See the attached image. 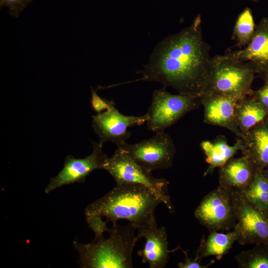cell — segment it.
<instances>
[{
  "instance_id": "44dd1931",
  "label": "cell",
  "mask_w": 268,
  "mask_h": 268,
  "mask_svg": "<svg viewBox=\"0 0 268 268\" xmlns=\"http://www.w3.org/2000/svg\"><path fill=\"white\" fill-rule=\"evenodd\" d=\"M256 25L251 9L245 8L239 15L233 28L232 39L240 49L246 46L251 40Z\"/></svg>"
},
{
  "instance_id": "9a60e30c",
  "label": "cell",
  "mask_w": 268,
  "mask_h": 268,
  "mask_svg": "<svg viewBox=\"0 0 268 268\" xmlns=\"http://www.w3.org/2000/svg\"><path fill=\"white\" fill-rule=\"evenodd\" d=\"M244 140L243 155L251 162L255 172H262L268 166V117L252 128Z\"/></svg>"
},
{
  "instance_id": "cb8c5ba5",
  "label": "cell",
  "mask_w": 268,
  "mask_h": 268,
  "mask_svg": "<svg viewBox=\"0 0 268 268\" xmlns=\"http://www.w3.org/2000/svg\"><path fill=\"white\" fill-rule=\"evenodd\" d=\"M114 102L113 100L109 101L99 96L97 93V90L91 89V106L97 114L108 110Z\"/></svg>"
},
{
  "instance_id": "8fae6325",
  "label": "cell",
  "mask_w": 268,
  "mask_h": 268,
  "mask_svg": "<svg viewBox=\"0 0 268 268\" xmlns=\"http://www.w3.org/2000/svg\"><path fill=\"white\" fill-rule=\"evenodd\" d=\"M92 127L99 138V143L111 141L117 146L131 136L129 128L140 126L147 120L146 114L140 116H126L121 113L114 102L106 111L92 116Z\"/></svg>"
},
{
  "instance_id": "4fadbf2b",
  "label": "cell",
  "mask_w": 268,
  "mask_h": 268,
  "mask_svg": "<svg viewBox=\"0 0 268 268\" xmlns=\"http://www.w3.org/2000/svg\"><path fill=\"white\" fill-rule=\"evenodd\" d=\"M225 54L238 62L250 63L261 76L268 72V18L261 19L244 48Z\"/></svg>"
},
{
  "instance_id": "8992f818",
  "label": "cell",
  "mask_w": 268,
  "mask_h": 268,
  "mask_svg": "<svg viewBox=\"0 0 268 268\" xmlns=\"http://www.w3.org/2000/svg\"><path fill=\"white\" fill-rule=\"evenodd\" d=\"M201 105V97L173 94L163 88L155 90L146 113L147 128L155 133L164 131L187 113Z\"/></svg>"
},
{
  "instance_id": "603a6c76",
  "label": "cell",
  "mask_w": 268,
  "mask_h": 268,
  "mask_svg": "<svg viewBox=\"0 0 268 268\" xmlns=\"http://www.w3.org/2000/svg\"><path fill=\"white\" fill-rule=\"evenodd\" d=\"M33 0H0V6L7 7L9 14L18 17L28 3Z\"/></svg>"
},
{
  "instance_id": "4316f807",
  "label": "cell",
  "mask_w": 268,
  "mask_h": 268,
  "mask_svg": "<svg viewBox=\"0 0 268 268\" xmlns=\"http://www.w3.org/2000/svg\"><path fill=\"white\" fill-rule=\"evenodd\" d=\"M263 174L268 178V166L265 168L262 172Z\"/></svg>"
},
{
  "instance_id": "d4e9b609",
  "label": "cell",
  "mask_w": 268,
  "mask_h": 268,
  "mask_svg": "<svg viewBox=\"0 0 268 268\" xmlns=\"http://www.w3.org/2000/svg\"><path fill=\"white\" fill-rule=\"evenodd\" d=\"M253 94L268 112V81H265L262 87L253 91Z\"/></svg>"
},
{
  "instance_id": "d6986e66",
  "label": "cell",
  "mask_w": 268,
  "mask_h": 268,
  "mask_svg": "<svg viewBox=\"0 0 268 268\" xmlns=\"http://www.w3.org/2000/svg\"><path fill=\"white\" fill-rule=\"evenodd\" d=\"M237 241V236L233 230L226 233L219 231H211L206 239H201L197 251L196 259L215 256L217 260L226 255Z\"/></svg>"
},
{
  "instance_id": "30bf717a",
  "label": "cell",
  "mask_w": 268,
  "mask_h": 268,
  "mask_svg": "<svg viewBox=\"0 0 268 268\" xmlns=\"http://www.w3.org/2000/svg\"><path fill=\"white\" fill-rule=\"evenodd\" d=\"M92 144L91 153L85 158H76L71 155L66 156L63 169L47 185L46 194L65 185L84 183L91 172L104 169L108 157L102 150L103 145L96 142H92Z\"/></svg>"
},
{
  "instance_id": "3957f363",
  "label": "cell",
  "mask_w": 268,
  "mask_h": 268,
  "mask_svg": "<svg viewBox=\"0 0 268 268\" xmlns=\"http://www.w3.org/2000/svg\"><path fill=\"white\" fill-rule=\"evenodd\" d=\"M136 228L129 223L112 224L109 236L94 238L88 243L74 241L73 246L79 255L82 268H132L133 254L139 240Z\"/></svg>"
},
{
  "instance_id": "484cf974",
  "label": "cell",
  "mask_w": 268,
  "mask_h": 268,
  "mask_svg": "<svg viewBox=\"0 0 268 268\" xmlns=\"http://www.w3.org/2000/svg\"><path fill=\"white\" fill-rule=\"evenodd\" d=\"M185 255L184 260L183 262H180L178 264V266L180 268H206L210 266L211 263H209L207 265H202L201 264L200 261L196 259L192 260L188 257L186 251L182 250Z\"/></svg>"
},
{
  "instance_id": "7c38bea8",
  "label": "cell",
  "mask_w": 268,
  "mask_h": 268,
  "mask_svg": "<svg viewBox=\"0 0 268 268\" xmlns=\"http://www.w3.org/2000/svg\"><path fill=\"white\" fill-rule=\"evenodd\" d=\"M239 99L216 94H204L201 97L203 106V122L207 124L228 129L238 137L245 139L235 120V110Z\"/></svg>"
},
{
  "instance_id": "e0dca14e",
  "label": "cell",
  "mask_w": 268,
  "mask_h": 268,
  "mask_svg": "<svg viewBox=\"0 0 268 268\" xmlns=\"http://www.w3.org/2000/svg\"><path fill=\"white\" fill-rule=\"evenodd\" d=\"M201 146L205 155V162L209 165L204 174L205 176L225 164L238 150L243 151L246 144L244 139L238 137L233 145H229L226 137L221 135L212 141H202Z\"/></svg>"
},
{
  "instance_id": "ac0fdd59",
  "label": "cell",
  "mask_w": 268,
  "mask_h": 268,
  "mask_svg": "<svg viewBox=\"0 0 268 268\" xmlns=\"http://www.w3.org/2000/svg\"><path fill=\"white\" fill-rule=\"evenodd\" d=\"M235 116L237 125L245 139L252 128L268 117V112L253 92L238 101Z\"/></svg>"
},
{
  "instance_id": "2e32d148",
  "label": "cell",
  "mask_w": 268,
  "mask_h": 268,
  "mask_svg": "<svg viewBox=\"0 0 268 268\" xmlns=\"http://www.w3.org/2000/svg\"><path fill=\"white\" fill-rule=\"evenodd\" d=\"M255 172L245 156L232 158L219 168V185L223 188L242 191L251 183Z\"/></svg>"
},
{
  "instance_id": "6da1fadb",
  "label": "cell",
  "mask_w": 268,
  "mask_h": 268,
  "mask_svg": "<svg viewBox=\"0 0 268 268\" xmlns=\"http://www.w3.org/2000/svg\"><path fill=\"white\" fill-rule=\"evenodd\" d=\"M209 49L198 15L190 25L156 46L148 63L139 72L142 77L136 80L158 81L179 94L201 97L208 81Z\"/></svg>"
},
{
  "instance_id": "f1b7e54d",
  "label": "cell",
  "mask_w": 268,
  "mask_h": 268,
  "mask_svg": "<svg viewBox=\"0 0 268 268\" xmlns=\"http://www.w3.org/2000/svg\"><path fill=\"white\" fill-rule=\"evenodd\" d=\"M253 1H258L259 0H250Z\"/></svg>"
},
{
  "instance_id": "ffe728a7",
  "label": "cell",
  "mask_w": 268,
  "mask_h": 268,
  "mask_svg": "<svg viewBox=\"0 0 268 268\" xmlns=\"http://www.w3.org/2000/svg\"><path fill=\"white\" fill-rule=\"evenodd\" d=\"M242 192L255 206L268 213V178L262 172H255L250 184Z\"/></svg>"
},
{
  "instance_id": "277c9868",
  "label": "cell",
  "mask_w": 268,
  "mask_h": 268,
  "mask_svg": "<svg viewBox=\"0 0 268 268\" xmlns=\"http://www.w3.org/2000/svg\"><path fill=\"white\" fill-rule=\"evenodd\" d=\"M256 73L249 63L238 62L226 54L216 55L210 60L204 94L223 95L240 100L253 92L251 86Z\"/></svg>"
},
{
  "instance_id": "83f0119b",
  "label": "cell",
  "mask_w": 268,
  "mask_h": 268,
  "mask_svg": "<svg viewBox=\"0 0 268 268\" xmlns=\"http://www.w3.org/2000/svg\"><path fill=\"white\" fill-rule=\"evenodd\" d=\"M262 77L264 79V81H268V72L262 75Z\"/></svg>"
},
{
  "instance_id": "7a4b0ae2",
  "label": "cell",
  "mask_w": 268,
  "mask_h": 268,
  "mask_svg": "<svg viewBox=\"0 0 268 268\" xmlns=\"http://www.w3.org/2000/svg\"><path fill=\"white\" fill-rule=\"evenodd\" d=\"M163 203L147 187L138 184H117L103 197L89 204L84 210L86 220L105 218L107 223L125 220L137 230L156 223L155 211Z\"/></svg>"
},
{
  "instance_id": "5b68a950",
  "label": "cell",
  "mask_w": 268,
  "mask_h": 268,
  "mask_svg": "<svg viewBox=\"0 0 268 268\" xmlns=\"http://www.w3.org/2000/svg\"><path fill=\"white\" fill-rule=\"evenodd\" d=\"M103 169L113 177L117 184H138L147 187L161 200L170 212H174L168 195L169 182L153 176L119 148L108 157Z\"/></svg>"
},
{
  "instance_id": "52a82bcc",
  "label": "cell",
  "mask_w": 268,
  "mask_h": 268,
  "mask_svg": "<svg viewBox=\"0 0 268 268\" xmlns=\"http://www.w3.org/2000/svg\"><path fill=\"white\" fill-rule=\"evenodd\" d=\"M152 137L134 144L126 142L118 148L148 172L170 168L175 147L172 138L164 131L155 133Z\"/></svg>"
},
{
  "instance_id": "5bb4252c",
  "label": "cell",
  "mask_w": 268,
  "mask_h": 268,
  "mask_svg": "<svg viewBox=\"0 0 268 268\" xmlns=\"http://www.w3.org/2000/svg\"><path fill=\"white\" fill-rule=\"evenodd\" d=\"M138 239L144 238L143 248L138 252L142 263L147 264L150 268H165L169 259L170 251L166 228L158 227L157 223L137 230Z\"/></svg>"
},
{
  "instance_id": "ba28073f",
  "label": "cell",
  "mask_w": 268,
  "mask_h": 268,
  "mask_svg": "<svg viewBox=\"0 0 268 268\" xmlns=\"http://www.w3.org/2000/svg\"><path fill=\"white\" fill-rule=\"evenodd\" d=\"M232 191L236 216L233 228L241 245H268V213L252 203L242 191Z\"/></svg>"
},
{
  "instance_id": "7402d4cb",
  "label": "cell",
  "mask_w": 268,
  "mask_h": 268,
  "mask_svg": "<svg viewBox=\"0 0 268 268\" xmlns=\"http://www.w3.org/2000/svg\"><path fill=\"white\" fill-rule=\"evenodd\" d=\"M242 268H268V245L256 244L255 247L243 251L235 257Z\"/></svg>"
},
{
  "instance_id": "9c48e42d",
  "label": "cell",
  "mask_w": 268,
  "mask_h": 268,
  "mask_svg": "<svg viewBox=\"0 0 268 268\" xmlns=\"http://www.w3.org/2000/svg\"><path fill=\"white\" fill-rule=\"evenodd\" d=\"M194 215L210 232L233 229L236 216L231 190L219 185L202 198Z\"/></svg>"
}]
</instances>
